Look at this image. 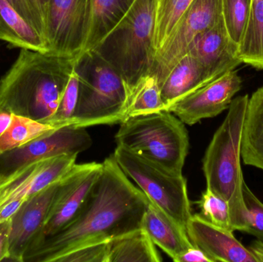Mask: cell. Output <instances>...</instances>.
I'll use <instances>...</instances> for the list:
<instances>
[{
	"label": "cell",
	"mask_w": 263,
	"mask_h": 262,
	"mask_svg": "<svg viewBox=\"0 0 263 262\" xmlns=\"http://www.w3.org/2000/svg\"><path fill=\"white\" fill-rule=\"evenodd\" d=\"M78 104L71 125L87 128L124 121L126 84L120 72L95 49L79 55Z\"/></svg>",
	"instance_id": "5"
},
{
	"label": "cell",
	"mask_w": 263,
	"mask_h": 262,
	"mask_svg": "<svg viewBox=\"0 0 263 262\" xmlns=\"http://www.w3.org/2000/svg\"><path fill=\"white\" fill-rule=\"evenodd\" d=\"M86 128L66 126L40 137L20 148L0 155V177L6 176L23 166L61 155H79L92 146Z\"/></svg>",
	"instance_id": "10"
},
{
	"label": "cell",
	"mask_w": 263,
	"mask_h": 262,
	"mask_svg": "<svg viewBox=\"0 0 263 262\" xmlns=\"http://www.w3.org/2000/svg\"><path fill=\"white\" fill-rule=\"evenodd\" d=\"M47 2L48 0H33L34 5H35L39 13H40V15H41L42 18H43V21H44L45 9H46Z\"/></svg>",
	"instance_id": "37"
},
{
	"label": "cell",
	"mask_w": 263,
	"mask_h": 262,
	"mask_svg": "<svg viewBox=\"0 0 263 262\" xmlns=\"http://www.w3.org/2000/svg\"><path fill=\"white\" fill-rule=\"evenodd\" d=\"M162 258L142 227L111 240L108 262H161Z\"/></svg>",
	"instance_id": "22"
},
{
	"label": "cell",
	"mask_w": 263,
	"mask_h": 262,
	"mask_svg": "<svg viewBox=\"0 0 263 262\" xmlns=\"http://www.w3.org/2000/svg\"><path fill=\"white\" fill-rule=\"evenodd\" d=\"M185 123L166 110L126 118L115 135L117 146L176 174H182L190 138Z\"/></svg>",
	"instance_id": "6"
},
{
	"label": "cell",
	"mask_w": 263,
	"mask_h": 262,
	"mask_svg": "<svg viewBox=\"0 0 263 262\" xmlns=\"http://www.w3.org/2000/svg\"><path fill=\"white\" fill-rule=\"evenodd\" d=\"M157 0H136L130 10L95 50L112 65L126 86L151 72Z\"/></svg>",
	"instance_id": "4"
},
{
	"label": "cell",
	"mask_w": 263,
	"mask_h": 262,
	"mask_svg": "<svg viewBox=\"0 0 263 262\" xmlns=\"http://www.w3.org/2000/svg\"><path fill=\"white\" fill-rule=\"evenodd\" d=\"M252 0H222V18L233 43L240 44L247 29Z\"/></svg>",
	"instance_id": "27"
},
{
	"label": "cell",
	"mask_w": 263,
	"mask_h": 262,
	"mask_svg": "<svg viewBox=\"0 0 263 262\" xmlns=\"http://www.w3.org/2000/svg\"><path fill=\"white\" fill-rule=\"evenodd\" d=\"M13 114L0 105V136L7 129L12 122Z\"/></svg>",
	"instance_id": "35"
},
{
	"label": "cell",
	"mask_w": 263,
	"mask_h": 262,
	"mask_svg": "<svg viewBox=\"0 0 263 262\" xmlns=\"http://www.w3.org/2000/svg\"><path fill=\"white\" fill-rule=\"evenodd\" d=\"M242 63L263 70V0H252L250 18L238 48Z\"/></svg>",
	"instance_id": "24"
},
{
	"label": "cell",
	"mask_w": 263,
	"mask_h": 262,
	"mask_svg": "<svg viewBox=\"0 0 263 262\" xmlns=\"http://www.w3.org/2000/svg\"><path fill=\"white\" fill-rule=\"evenodd\" d=\"M249 98L248 95L233 98L202 159L206 188L228 201L234 232H246L249 225L241 166V143Z\"/></svg>",
	"instance_id": "3"
},
{
	"label": "cell",
	"mask_w": 263,
	"mask_h": 262,
	"mask_svg": "<svg viewBox=\"0 0 263 262\" xmlns=\"http://www.w3.org/2000/svg\"><path fill=\"white\" fill-rule=\"evenodd\" d=\"M157 1H158V0H157Z\"/></svg>",
	"instance_id": "38"
},
{
	"label": "cell",
	"mask_w": 263,
	"mask_h": 262,
	"mask_svg": "<svg viewBox=\"0 0 263 262\" xmlns=\"http://www.w3.org/2000/svg\"><path fill=\"white\" fill-rule=\"evenodd\" d=\"M78 56L21 49L0 78V105L46 124L58 107Z\"/></svg>",
	"instance_id": "2"
},
{
	"label": "cell",
	"mask_w": 263,
	"mask_h": 262,
	"mask_svg": "<svg viewBox=\"0 0 263 262\" xmlns=\"http://www.w3.org/2000/svg\"><path fill=\"white\" fill-rule=\"evenodd\" d=\"M212 81L199 62L187 53L178 62L161 85V95L165 109Z\"/></svg>",
	"instance_id": "18"
},
{
	"label": "cell",
	"mask_w": 263,
	"mask_h": 262,
	"mask_svg": "<svg viewBox=\"0 0 263 262\" xmlns=\"http://www.w3.org/2000/svg\"><path fill=\"white\" fill-rule=\"evenodd\" d=\"M109 243L81 246L63 255L57 262H108Z\"/></svg>",
	"instance_id": "31"
},
{
	"label": "cell",
	"mask_w": 263,
	"mask_h": 262,
	"mask_svg": "<svg viewBox=\"0 0 263 262\" xmlns=\"http://www.w3.org/2000/svg\"><path fill=\"white\" fill-rule=\"evenodd\" d=\"M186 232L192 243L213 262H258L233 232L212 224L201 215H192Z\"/></svg>",
	"instance_id": "15"
},
{
	"label": "cell",
	"mask_w": 263,
	"mask_h": 262,
	"mask_svg": "<svg viewBox=\"0 0 263 262\" xmlns=\"http://www.w3.org/2000/svg\"><path fill=\"white\" fill-rule=\"evenodd\" d=\"M124 121L130 117L148 115L165 110L157 77L149 72L139 78L134 84L126 86Z\"/></svg>",
	"instance_id": "23"
},
{
	"label": "cell",
	"mask_w": 263,
	"mask_h": 262,
	"mask_svg": "<svg viewBox=\"0 0 263 262\" xmlns=\"http://www.w3.org/2000/svg\"><path fill=\"white\" fill-rule=\"evenodd\" d=\"M142 228L155 246L160 248L173 261L193 246L186 231L149 203L142 220Z\"/></svg>",
	"instance_id": "17"
},
{
	"label": "cell",
	"mask_w": 263,
	"mask_h": 262,
	"mask_svg": "<svg viewBox=\"0 0 263 262\" xmlns=\"http://www.w3.org/2000/svg\"><path fill=\"white\" fill-rule=\"evenodd\" d=\"M136 0H91L90 27L83 52L95 49L126 16Z\"/></svg>",
	"instance_id": "21"
},
{
	"label": "cell",
	"mask_w": 263,
	"mask_h": 262,
	"mask_svg": "<svg viewBox=\"0 0 263 262\" xmlns=\"http://www.w3.org/2000/svg\"><path fill=\"white\" fill-rule=\"evenodd\" d=\"M0 39L12 47L49 52L41 34L7 0H0Z\"/></svg>",
	"instance_id": "19"
},
{
	"label": "cell",
	"mask_w": 263,
	"mask_h": 262,
	"mask_svg": "<svg viewBox=\"0 0 263 262\" xmlns=\"http://www.w3.org/2000/svg\"><path fill=\"white\" fill-rule=\"evenodd\" d=\"M11 221L12 218L0 223V261L9 258Z\"/></svg>",
	"instance_id": "33"
},
{
	"label": "cell",
	"mask_w": 263,
	"mask_h": 262,
	"mask_svg": "<svg viewBox=\"0 0 263 262\" xmlns=\"http://www.w3.org/2000/svg\"><path fill=\"white\" fill-rule=\"evenodd\" d=\"M222 12V0H193L156 51L151 72L157 77L160 86L178 62L186 55L193 40L218 23Z\"/></svg>",
	"instance_id": "8"
},
{
	"label": "cell",
	"mask_w": 263,
	"mask_h": 262,
	"mask_svg": "<svg viewBox=\"0 0 263 262\" xmlns=\"http://www.w3.org/2000/svg\"><path fill=\"white\" fill-rule=\"evenodd\" d=\"M241 157L246 166L263 171V86L249 98L242 131Z\"/></svg>",
	"instance_id": "20"
},
{
	"label": "cell",
	"mask_w": 263,
	"mask_h": 262,
	"mask_svg": "<svg viewBox=\"0 0 263 262\" xmlns=\"http://www.w3.org/2000/svg\"><path fill=\"white\" fill-rule=\"evenodd\" d=\"M175 262H213L202 250L193 245L181 254Z\"/></svg>",
	"instance_id": "34"
},
{
	"label": "cell",
	"mask_w": 263,
	"mask_h": 262,
	"mask_svg": "<svg viewBox=\"0 0 263 262\" xmlns=\"http://www.w3.org/2000/svg\"><path fill=\"white\" fill-rule=\"evenodd\" d=\"M66 175L26 200L12 215L8 261L23 262L25 253L41 232L63 189Z\"/></svg>",
	"instance_id": "14"
},
{
	"label": "cell",
	"mask_w": 263,
	"mask_h": 262,
	"mask_svg": "<svg viewBox=\"0 0 263 262\" xmlns=\"http://www.w3.org/2000/svg\"><path fill=\"white\" fill-rule=\"evenodd\" d=\"M242 195L249 215V225L246 233L263 241V203L250 190L246 183L242 188Z\"/></svg>",
	"instance_id": "30"
},
{
	"label": "cell",
	"mask_w": 263,
	"mask_h": 262,
	"mask_svg": "<svg viewBox=\"0 0 263 262\" xmlns=\"http://www.w3.org/2000/svg\"><path fill=\"white\" fill-rule=\"evenodd\" d=\"M196 204L200 209V215L207 221L222 229L234 232L232 226L230 205L225 198L206 188Z\"/></svg>",
	"instance_id": "28"
},
{
	"label": "cell",
	"mask_w": 263,
	"mask_h": 262,
	"mask_svg": "<svg viewBox=\"0 0 263 262\" xmlns=\"http://www.w3.org/2000/svg\"><path fill=\"white\" fill-rule=\"evenodd\" d=\"M78 155H61L29 163L0 177V209L14 201L24 203L63 178L77 164Z\"/></svg>",
	"instance_id": "12"
},
{
	"label": "cell",
	"mask_w": 263,
	"mask_h": 262,
	"mask_svg": "<svg viewBox=\"0 0 263 262\" xmlns=\"http://www.w3.org/2000/svg\"><path fill=\"white\" fill-rule=\"evenodd\" d=\"M192 2L193 0H158L153 38L156 52L165 43L175 25Z\"/></svg>",
	"instance_id": "26"
},
{
	"label": "cell",
	"mask_w": 263,
	"mask_h": 262,
	"mask_svg": "<svg viewBox=\"0 0 263 262\" xmlns=\"http://www.w3.org/2000/svg\"><path fill=\"white\" fill-rule=\"evenodd\" d=\"M102 168L103 163L76 164L68 172L63 189L54 203L41 232L27 251L40 244L45 238L61 230L75 218L98 180Z\"/></svg>",
	"instance_id": "11"
},
{
	"label": "cell",
	"mask_w": 263,
	"mask_h": 262,
	"mask_svg": "<svg viewBox=\"0 0 263 262\" xmlns=\"http://www.w3.org/2000/svg\"><path fill=\"white\" fill-rule=\"evenodd\" d=\"M149 203L110 155L75 218L28 250L23 262H57L81 246L109 241L139 229Z\"/></svg>",
	"instance_id": "1"
},
{
	"label": "cell",
	"mask_w": 263,
	"mask_h": 262,
	"mask_svg": "<svg viewBox=\"0 0 263 262\" xmlns=\"http://www.w3.org/2000/svg\"><path fill=\"white\" fill-rule=\"evenodd\" d=\"M187 53L199 62L213 80L242 64L238 46L230 39L222 17L193 40Z\"/></svg>",
	"instance_id": "16"
},
{
	"label": "cell",
	"mask_w": 263,
	"mask_h": 262,
	"mask_svg": "<svg viewBox=\"0 0 263 262\" xmlns=\"http://www.w3.org/2000/svg\"><path fill=\"white\" fill-rule=\"evenodd\" d=\"M57 129L58 128L50 125L13 114L10 125L0 136V155L22 147Z\"/></svg>",
	"instance_id": "25"
},
{
	"label": "cell",
	"mask_w": 263,
	"mask_h": 262,
	"mask_svg": "<svg viewBox=\"0 0 263 262\" xmlns=\"http://www.w3.org/2000/svg\"><path fill=\"white\" fill-rule=\"evenodd\" d=\"M91 0H48L44 37L50 53L78 56L90 27Z\"/></svg>",
	"instance_id": "9"
},
{
	"label": "cell",
	"mask_w": 263,
	"mask_h": 262,
	"mask_svg": "<svg viewBox=\"0 0 263 262\" xmlns=\"http://www.w3.org/2000/svg\"><path fill=\"white\" fill-rule=\"evenodd\" d=\"M242 88L236 70L229 71L165 109L182 123L193 126L205 118H213L229 109L235 95Z\"/></svg>",
	"instance_id": "13"
},
{
	"label": "cell",
	"mask_w": 263,
	"mask_h": 262,
	"mask_svg": "<svg viewBox=\"0 0 263 262\" xmlns=\"http://www.w3.org/2000/svg\"><path fill=\"white\" fill-rule=\"evenodd\" d=\"M112 156L122 171L136 183L150 203L186 231L193 214L186 180L182 174L165 170L122 146H117Z\"/></svg>",
	"instance_id": "7"
},
{
	"label": "cell",
	"mask_w": 263,
	"mask_h": 262,
	"mask_svg": "<svg viewBox=\"0 0 263 262\" xmlns=\"http://www.w3.org/2000/svg\"><path fill=\"white\" fill-rule=\"evenodd\" d=\"M79 92L80 79L77 71L74 69L62 95L58 107L46 124L55 128L70 126L78 104Z\"/></svg>",
	"instance_id": "29"
},
{
	"label": "cell",
	"mask_w": 263,
	"mask_h": 262,
	"mask_svg": "<svg viewBox=\"0 0 263 262\" xmlns=\"http://www.w3.org/2000/svg\"><path fill=\"white\" fill-rule=\"evenodd\" d=\"M14 9L32 25L44 38L45 25L41 15L34 5L33 0H7Z\"/></svg>",
	"instance_id": "32"
},
{
	"label": "cell",
	"mask_w": 263,
	"mask_h": 262,
	"mask_svg": "<svg viewBox=\"0 0 263 262\" xmlns=\"http://www.w3.org/2000/svg\"><path fill=\"white\" fill-rule=\"evenodd\" d=\"M248 249L256 257L258 262H263V241L258 239L253 241Z\"/></svg>",
	"instance_id": "36"
}]
</instances>
